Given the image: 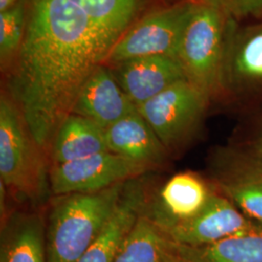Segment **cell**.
Here are the masks:
<instances>
[{
  "label": "cell",
  "mask_w": 262,
  "mask_h": 262,
  "mask_svg": "<svg viewBox=\"0 0 262 262\" xmlns=\"http://www.w3.org/2000/svg\"><path fill=\"white\" fill-rule=\"evenodd\" d=\"M118 39L68 0H28L25 36L8 89L43 150L52 147L84 82Z\"/></svg>",
  "instance_id": "6da1fadb"
},
{
  "label": "cell",
  "mask_w": 262,
  "mask_h": 262,
  "mask_svg": "<svg viewBox=\"0 0 262 262\" xmlns=\"http://www.w3.org/2000/svg\"><path fill=\"white\" fill-rule=\"evenodd\" d=\"M126 183L97 192L57 198L46 225L47 261H77L109 222Z\"/></svg>",
  "instance_id": "7a4b0ae2"
},
{
  "label": "cell",
  "mask_w": 262,
  "mask_h": 262,
  "mask_svg": "<svg viewBox=\"0 0 262 262\" xmlns=\"http://www.w3.org/2000/svg\"><path fill=\"white\" fill-rule=\"evenodd\" d=\"M43 150L23 114L7 94L0 98V176L6 188L21 198L37 200L47 185Z\"/></svg>",
  "instance_id": "3957f363"
},
{
  "label": "cell",
  "mask_w": 262,
  "mask_h": 262,
  "mask_svg": "<svg viewBox=\"0 0 262 262\" xmlns=\"http://www.w3.org/2000/svg\"><path fill=\"white\" fill-rule=\"evenodd\" d=\"M225 17L222 9L197 3L177 53L187 80L209 98L224 83L228 33Z\"/></svg>",
  "instance_id": "277c9868"
},
{
  "label": "cell",
  "mask_w": 262,
  "mask_h": 262,
  "mask_svg": "<svg viewBox=\"0 0 262 262\" xmlns=\"http://www.w3.org/2000/svg\"><path fill=\"white\" fill-rule=\"evenodd\" d=\"M208 100L206 94L185 79L136 108L165 149L175 150L196 128Z\"/></svg>",
  "instance_id": "5b68a950"
},
{
  "label": "cell",
  "mask_w": 262,
  "mask_h": 262,
  "mask_svg": "<svg viewBox=\"0 0 262 262\" xmlns=\"http://www.w3.org/2000/svg\"><path fill=\"white\" fill-rule=\"evenodd\" d=\"M196 5L183 2L151 13L118 39L106 60L117 64L141 56L177 57L184 31Z\"/></svg>",
  "instance_id": "8992f818"
},
{
  "label": "cell",
  "mask_w": 262,
  "mask_h": 262,
  "mask_svg": "<svg viewBox=\"0 0 262 262\" xmlns=\"http://www.w3.org/2000/svg\"><path fill=\"white\" fill-rule=\"evenodd\" d=\"M149 170L112 151L86 159L53 165L49 172L50 187L56 195L92 193L139 178Z\"/></svg>",
  "instance_id": "52a82bcc"
},
{
  "label": "cell",
  "mask_w": 262,
  "mask_h": 262,
  "mask_svg": "<svg viewBox=\"0 0 262 262\" xmlns=\"http://www.w3.org/2000/svg\"><path fill=\"white\" fill-rule=\"evenodd\" d=\"M261 224L244 214L223 193L213 191L206 205L193 217L159 228L170 242L199 247L257 228Z\"/></svg>",
  "instance_id": "ba28073f"
},
{
  "label": "cell",
  "mask_w": 262,
  "mask_h": 262,
  "mask_svg": "<svg viewBox=\"0 0 262 262\" xmlns=\"http://www.w3.org/2000/svg\"><path fill=\"white\" fill-rule=\"evenodd\" d=\"M215 179L221 192L240 211L262 225V159L225 149L215 159Z\"/></svg>",
  "instance_id": "9c48e42d"
},
{
  "label": "cell",
  "mask_w": 262,
  "mask_h": 262,
  "mask_svg": "<svg viewBox=\"0 0 262 262\" xmlns=\"http://www.w3.org/2000/svg\"><path fill=\"white\" fill-rule=\"evenodd\" d=\"M116 79L137 107L187 76L177 57L148 56L117 63Z\"/></svg>",
  "instance_id": "30bf717a"
},
{
  "label": "cell",
  "mask_w": 262,
  "mask_h": 262,
  "mask_svg": "<svg viewBox=\"0 0 262 262\" xmlns=\"http://www.w3.org/2000/svg\"><path fill=\"white\" fill-rule=\"evenodd\" d=\"M137 108L105 66H97L83 84L72 114L107 129Z\"/></svg>",
  "instance_id": "8fae6325"
},
{
  "label": "cell",
  "mask_w": 262,
  "mask_h": 262,
  "mask_svg": "<svg viewBox=\"0 0 262 262\" xmlns=\"http://www.w3.org/2000/svg\"><path fill=\"white\" fill-rule=\"evenodd\" d=\"M213 190L205 181L191 172L169 179L161 187L150 213H144L159 228L190 220L206 205Z\"/></svg>",
  "instance_id": "7c38bea8"
},
{
  "label": "cell",
  "mask_w": 262,
  "mask_h": 262,
  "mask_svg": "<svg viewBox=\"0 0 262 262\" xmlns=\"http://www.w3.org/2000/svg\"><path fill=\"white\" fill-rule=\"evenodd\" d=\"M147 203L144 184L138 178L128 181L103 230L76 262H114L122 241L144 212Z\"/></svg>",
  "instance_id": "4fadbf2b"
},
{
  "label": "cell",
  "mask_w": 262,
  "mask_h": 262,
  "mask_svg": "<svg viewBox=\"0 0 262 262\" xmlns=\"http://www.w3.org/2000/svg\"><path fill=\"white\" fill-rule=\"evenodd\" d=\"M108 149L149 171L161 165L167 150L137 109L106 129Z\"/></svg>",
  "instance_id": "5bb4252c"
},
{
  "label": "cell",
  "mask_w": 262,
  "mask_h": 262,
  "mask_svg": "<svg viewBox=\"0 0 262 262\" xmlns=\"http://www.w3.org/2000/svg\"><path fill=\"white\" fill-rule=\"evenodd\" d=\"M239 88L262 84V26L230 34L228 27L224 82Z\"/></svg>",
  "instance_id": "9a60e30c"
},
{
  "label": "cell",
  "mask_w": 262,
  "mask_h": 262,
  "mask_svg": "<svg viewBox=\"0 0 262 262\" xmlns=\"http://www.w3.org/2000/svg\"><path fill=\"white\" fill-rule=\"evenodd\" d=\"M1 229L0 262H48L46 225L40 215L11 216Z\"/></svg>",
  "instance_id": "2e32d148"
},
{
  "label": "cell",
  "mask_w": 262,
  "mask_h": 262,
  "mask_svg": "<svg viewBox=\"0 0 262 262\" xmlns=\"http://www.w3.org/2000/svg\"><path fill=\"white\" fill-rule=\"evenodd\" d=\"M104 151H109L105 129L85 118L71 114L56 133L51 158L53 165H58Z\"/></svg>",
  "instance_id": "e0dca14e"
},
{
  "label": "cell",
  "mask_w": 262,
  "mask_h": 262,
  "mask_svg": "<svg viewBox=\"0 0 262 262\" xmlns=\"http://www.w3.org/2000/svg\"><path fill=\"white\" fill-rule=\"evenodd\" d=\"M169 246L188 262H262V225L206 246L188 247L170 241Z\"/></svg>",
  "instance_id": "ac0fdd59"
},
{
  "label": "cell",
  "mask_w": 262,
  "mask_h": 262,
  "mask_svg": "<svg viewBox=\"0 0 262 262\" xmlns=\"http://www.w3.org/2000/svg\"><path fill=\"white\" fill-rule=\"evenodd\" d=\"M169 241L144 212L131 228L114 262H167Z\"/></svg>",
  "instance_id": "d6986e66"
},
{
  "label": "cell",
  "mask_w": 262,
  "mask_h": 262,
  "mask_svg": "<svg viewBox=\"0 0 262 262\" xmlns=\"http://www.w3.org/2000/svg\"><path fill=\"white\" fill-rule=\"evenodd\" d=\"M97 28L121 37L138 11L141 0H68Z\"/></svg>",
  "instance_id": "ffe728a7"
},
{
  "label": "cell",
  "mask_w": 262,
  "mask_h": 262,
  "mask_svg": "<svg viewBox=\"0 0 262 262\" xmlns=\"http://www.w3.org/2000/svg\"><path fill=\"white\" fill-rule=\"evenodd\" d=\"M28 0H19L0 12V57L6 63L16 56L21 45L28 19Z\"/></svg>",
  "instance_id": "44dd1931"
},
{
  "label": "cell",
  "mask_w": 262,
  "mask_h": 262,
  "mask_svg": "<svg viewBox=\"0 0 262 262\" xmlns=\"http://www.w3.org/2000/svg\"><path fill=\"white\" fill-rule=\"evenodd\" d=\"M226 16L235 19L259 18L262 16V0H225Z\"/></svg>",
  "instance_id": "7402d4cb"
},
{
  "label": "cell",
  "mask_w": 262,
  "mask_h": 262,
  "mask_svg": "<svg viewBox=\"0 0 262 262\" xmlns=\"http://www.w3.org/2000/svg\"><path fill=\"white\" fill-rule=\"evenodd\" d=\"M200 2L207 4V5L214 6L219 9L223 10V11L225 9V0H200Z\"/></svg>",
  "instance_id": "603a6c76"
},
{
  "label": "cell",
  "mask_w": 262,
  "mask_h": 262,
  "mask_svg": "<svg viewBox=\"0 0 262 262\" xmlns=\"http://www.w3.org/2000/svg\"><path fill=\"white\" fill-rule=\"evenodd\" d=\"M257 158L262 159V132L259 137L256 139L255 145H254V154Z\"/></svg>",
  "instance_id": "cb8c5ba5"
},
{
  "label": "cell",
  "mask_w": 262,
  "mask_h": 262,
  "mask_svg": "<svg viewBox=\"0 0 262 262\" xmlns=\"http://www.w3.org/2000/svg\"><path fill=\"white\" fill-rule=\"evenodd\" d=\"M167 262H188L187 260H185L184 258H182L181 256H179L178 254L174 253L171 249H170V246H169V253L168 257H167Z\"/></svg>",
  "instance_id": "d4e9b609"
},
{
  "label": "cell",
  "mask_w": 262,
  "mask_h": 262,
  "mask_svg": "<svg viewBox=\"0 0 262 262\" xmlns=\"http://www.w3.org/2000/svg\"><path fill=\"white\" fill-rule=\"evenodd\" d=\"M19 0H0V12L4 10L9 9L13 5H15Z\"/></svg>",
  "instance_id": "484cf974"
}]
</instances>
